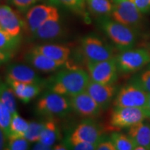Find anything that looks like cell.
Segmentation results:
<instances>
[{
    "mask_svg": "<svg viewBox=\"0 0 150 150\" xmlns=\"http://www.w3.org/2000/svg\"><path fill=\"white\" fill-rule=\"evenodd\" d=\"M90 81L88 71L80 67H67L56 73L48 86L50 91L71 97L86 91Z\"/></svg>",
    "mask_w": 150,
    "mask_h": 150,
    "instance_id": "cell-1",
    "label": "cell"
},
{
    "mask_svg": "<svg viewBox=\"0 0 150 150\" xmlns=\"http://www.w3.org/2000/svg\"><path fill=\"white\" fill-rule=\"evenodd\" d=\"M35 110L38 115L47 117H64L72 109L70 98L50 91L39 99Z\"/></svg>",
    "mask_w": 150,
    "mask_h": 150,
    "instance_id": "cell-2",
    "label": "cell"
},
{
    "mask_svg": "<svg viewBox=\"0 0 150 150\" xmlns=\"http://www.w3.org/2000/svg\"><path fill=\"white\" fill-rule=\"evenodd\" d=\"M101 27L120 51L131 49L136 44L137 35L133 28L107 18L102 20Z\"/></svg>",
    "mask_w": 150,
    "mask_h": 150,
    "instance_id": "cell-3",
    "label": "cell"
},
{
    "mask_svg": "<svg viewBox=\"0 0 150 150\" xmlns=\"http://www.w3.org/2000/svg\"><path fill=\"white\" fill-rule=\"evenodd\" d=\"M118 72L132 74L143 68L150 63V52L145 49L122 51L115 57Z\"/></svg>",
    "mask_w": 150,
    "mask_h": 150,
    "instance_id": "cell-4",
    "label": "cell"
},
{
    "mask_svg": "<svg viewBox=\"0 0 150 150\" xmlns=\"http://www.w3.org/2000/svg\"><path fill=\"white\" fill-rule=\"evenodd\" d=\"M82 54L87 61H102L114 58L110 45L95 35H88L81 40Z\"/></svg>",
    "mask_w": 150,
    "mask_h": 150,
    "instance_id": "cell-5",
    "label": "cell"
},
{
    "mask_svg": "<svg viewBox=\"0 0 150 150\" xmlns=\"http://www.w3.org/2000/svg\"><path fill=\"white\" fill-rule=\"evenodd\" d=\"M149 117L146 108L115 106L110 119V125L114 129L129 128Z\"/></svg>",
    "mask_w": 150,
    "mask_h": 150,
    "instance_id": "cell-6",
    "label": "cell"
},
{
    "mask_svg": "<svg viewBox=\"0 0 150 150\" xmlns=\"http://www.w3.org/2000/svg\"><path fill=\"white\" fill-rule=\"evenodd\" d=\"M88 72L91 80L104 84H114L117 79L115 57L102 61H87Z\"/></svg>",
    "mask_w": 150,
    "mask_h": 150,
    "instance_id": "cell-7",
    "label": "cell"
},
{
    "mask_svg": "<svg viewBox=\"0 0 150 150\" xmlns=\"http://www.w3.org/2000/svg\"><path fill=\"white\" fill-rule=\"evenodd\" d=\"M149 94L131 83L124 86L116 95L114 105L119 107L147 108Z\"/></svg>",
    "mask_w": 150,
    "mask_h": 150,
    "instance_id": "cell-8",
    "label": "cell"
},
{
    "mask_svg": "<svg viewBox=\"0 0 150 150\" xmlns=\"http://www.w3.org/2000/svg\"><path fill=\"white\" fill-rule=\"evenodd\" d=\"M111 16L115 21L131 28L138 27L142 18V13L130 0H125L113 5Z\"/></svg>",
    "mask_w": 150,
    "mask_h": 150,
    "instance_id": "cell-9",
    "label": "cell"
},
{
    "mask_svg": "<svg viewBox=\"0 0 150 150\" xmlns=\"http://www.w3.org/2000/svg\"><path fill=\"white\" fill-rule=\"evenodd\" d=\"M101 127L91 118L82 121L76 126L69 138L68 143L86 142L98 144L103 138Z\"/></svg>",
    "mask_w": 150,
    "mask_h": 150,
    "instance_id": "cell-10",
    "label": "cell"
},
{
    "mask_svg": "<svg viewBox=\"0 0 150 150\" xmlns=\"http://www.w3.org/2000/svg\"><path fill=\"white\" fill-rule=\"evenodd\" d=\"M58 15H59L58 9L53 6L46 4L33 6L27 11L25 24L33 34L45 22Z\"/></svg>",
    "mask_w": 150,
    "mask_h": 150,
    "instance_id": "cell-11",
    "label": "cell"
},
{
    "mask_svg": "<svg viewBox=\"0 0 150 150\" xmlns=\"http://www.w3.org/2000/svg\"><path fill=\"white\" fill-rule=\"evenodd\" d=\"M70 100L72 109L83 117H96L102 110L86 91L70 97Z\"/></svg>",
    "mask_w": 150,
    "mask_h": 150,
    "instance_id": "cell-12",
    "label": "cell"
},
{
    "mask_svg": "<svg viewBox=\"0 0 150 150\" xmlns=\"http://www.w3.org/2000/svg\"><path fill=\"white\" fill-rule=\"evenodd\" d=\"M6 78L24 83H37L43 86L45 82L33 67L22 63H11L6 67Z\"/></svg>",
    "mask_w": 150,
    "mask_h": 150,
    "instance_id": "cell-13",
    "label": "cell"
},
{
    "mask_svg": "<svg viewBox=\"0 0 150 150\" xmlns=\"http://www.w3.org/2000/svg\"><path fill=\"white\" fill-rule=\"evenodd\" d=\"M25 22L8 5H0V28L12 36H20Z\"/></svg>",
    "mask_w": 150,
    "mask_h": 150,
    "instance_id": "cell-14",
    "label": "cell"
},
{
    "mask_svg": "<svg viewBox=\"0 0 150 150\" xmlns=\"http://www.w3.org/2000/svg\"><path fill=\"white\" fill-rule=\"evenodd\" d=\"M86 91L102 109L104 110L112 102L116 93V88L113 84L100 83L91 80Z\"/></svg>",
    "mask_w": 150,
    "mask_h": 150,
    "instance_id": "cell-15",
    "label": "cell"
},
{
    "mask_svg": "<svg viewBox=\"0 0 150 150\" xmlns=\"http://www.w3.org/2000/svg\"><path fill=\"white\" fill-rule=\"evenodd\" d=\"M24 61L35 70L45 73L55 72L63 66H65L63 63L54 61L35 51L33 49H31L24 54Z\"/></svg>",
    "mask_w": 150,
    "mask_h": 150,
    "instance_id": "cell-16",
    "label": "cell"
},
{
    "mask_svg": "<svg viewBox=\"0 0 150 150\" xmlns=\"http://www.w3.org/2000/svg\"><path fill=\"white\" fill-rule=\"evenodd\" d=\"M6 82L13 90L17 98L24 104H28L42 91V85L37 83H24L6 78Z\"/></svg>",
    "mask_w": 150,
    "mask_h": 150,
    "instance_id": "cell-17",
    "label": "cell"
},
{
    "mask_svg": "<svg viewBox=\"0 0 150 150\" xmlns=\"http://www.w3.org/2000/svg\"><path fill=\"white\" fill-rule=\"evenodd\" d=\"M39 53L54 61L67 65L70 59L71 50L66 46L56 44H41L32 48Z\"/></svg>",
    "mask_w": 150,
    "mask_h": 150,
    "instance_id": "cell-18",
    "label": "cell"
},
{
    "mask_svg": "<svg viewBox=\"0 0 150 150\" xmlns=\"http://www.w3.org/2000/svg\"><path fill=\"white\" fill-rule=\"evenodd\" d=\"M63 32L60 15L54 16L45 22L33 33L34 38L43 40H54L60 37Z\"/></svg>",
    "mask_w": 150,
    "mask_h": 150,
    "instance_id": "cell-19",
    "label": "cell"
},
{
    "mask_svg": "<svg viewBox=\"0 0 150 150\" xmlns=\"http://www.w3.org/2000/svg\"><path fill=\"white\" fill-rule=\"evenodd\" d=\"M128 135L135 142L136 146H141L150 149V125L143 121L129 127Z\"/></svg>",
    "mask_w": 150,
    "mask_h": 150,
    "instance_id": "cell-20",
    "label": "cell"
},
{
    "mask_svg": "<svg viewBox=\"0 0 150 150\" xmlns=\"http://www.w3.org/2000/svg\"><path fill=\"white\" fill-rule=\"evenodd\" d=\"M59 137L60 130L57 122L54 117H48V119L45 121L44 127L38 142L50 147H53L54 144L59 139Z\"/></svg>",
    "mask_w": 150,
    "mask_h": 150,
    "instance_id": "cell-21",
    "label": "cell"
},
{
    "mask_svg": "<svg viewBox=\"0 0 150 150\" xmlns=\"http://www.w3.org/2000/svg\"><path fill=\"white\" fill-rule=\"evenodd\" d=\"M16 97L13 91L8 84L6 82L0 81V101L6 106L12 114L18 112Z\"/></svg>",
    "mask_w": 150,
    "mask_h": 150,
    "instance_id": "cell-22",
    "label": "cell"
},
{
    "mask_svg": "<svg viewBox=\"0 0 150 150\" xmlns=\"http://www.w3.org/2000/svg\"><path fill=\"white\" fill-rule=\"evenodd\" d=\"M29 126V122L22 117L18 112L12 114L10 124V136L24 137ZM8 136V137H9Z\"/></svg>",
    "mask_w": 150,
    "mask_h": 150,
    "instance_id": "cell-23",
    "label": "cell"
},
{
    "mask_svg": "<svg viewBox=\"0 0 150 150\" xmlns=\"http://www.w3.org/2000/svg\"><path fill=\"white\" fill-rule=\"evenodd\" d=\"M21 43V35L12 36L0 28V50L13 52Z\"/></svg>",
    "mask_w": 150,
    "mask_h": 150,
    "instance_id": "cell-24",
    "label": "cell"
},
{
    "mask_svg": "<svg viewBox=\"0 0 150 150\" xmlns=\"http://www.w3.org/2000/svg\"><path fill=\"white\" fill-rule=\"evenodd\" d=\"M89 10L93 14L104 16L111 13L113 5L109 0H86Z\"/></svg>",
    "mask_w": 150,
    "mask_h": 150,
    "instance_id": "cell-25",
    "label": "cell"
},
{
    "mask_svg": "<svg viewBox=\"0 0 150 150\" xmlns=\"http://www.w3.org/2000/svg\"><path fill=\"white\" fill-rule=\"evenodd\" d=\"M110 140L113 142L116 150H135L136 147V144L129 135L113 133L110 135Z\"/></svg>",
    "mask_w": 150,
    "mask_h": 150,
    "instance_id": "cell-26",
    "label": "cell"
},
{
    "mask_svg": "<svg viewBox=\"0 0 150 150\" xmlns=\"http://www.w3.org/2000/svg\"><path fill=\"white\" fill-rule=\"evenodd\" d=\"M29 141L25 137L10 136L7 140L5 149L7 150H27L29 149Z\"/></svg>",
    "mask_w": 150,
    "mask_h": 150,
    "instance_id": "cell-27",
    "label": "cell"
},
{
    "mask_svg": "<svg viewBox=\"0 0 150 150\" xmlns=\"http://www.w3.org/2000/svg\"><path fill=\"white\" fill-rule=\"evenodd\" d=\"M44 125L45 122H30L29 128H28L24 137L30 142H35H35H38L40 140Z\"/></svg>",
    "mask_w": 150,
    "mask_h": 150,
    "instance_id": "cell-28",
    "label": "cell"
},
{
    "mask_svg": "<svg viewBox=\"0 0 150 150\" xmlns=\"http://www.w3.org/2000/svg\"><path fill=\"white\" fill-rule=\"evenodd\" d=\"M52 4L63 6L76 13H82L85 10L86 0H50Z\"/></svg>",
    "mask_w": 150,
    "mask_h": 150,
    "instance_id": "cell-29",
    "label": "cell"
},
{
    "mask_svg": "<svg viewBox=\"0 0 150 150\" xmlns=\"http://www.w3.org/2000/svg\"><path fill=\"white\" fill-rule=\"evenodd\" d=\"M131 83L138 86L148 94H150V65L138 76L132 79Z\"/></svg>",
    "mask_w": 150,
    "mask_h": 150,
    "instance_id": "cell-30",
    "label": "cell"
},
{
    "mask_svg": "<svg viewBox=\"0 0 150 150\" xmlns=\"http://www.w3.org/2000/svg\"><path fill=\"white\" fill-rule=\"evenodd\" d=\"M12 113L6 106L0 101V127L5 133L7 138L10 135V124Z\"/></svg>",
    "mask_w": 150,
    "mask_h": 150,
    "instance_id": "cell-31",
    "label": "cell"
},
{
    "mask_svg": "<svg viewBox=\"0 0 150 150\" xmlns=\"http://www.w3.org/2000/svg\"><path fill=\"white\" fill-rule=\"evenodd\" d=\"M20 12H26L40 0H6Z\"/></svg>",
    "mask_w": 150,
    "mask_h": 150,
    "instance_id": "cell-32",
    "label": "cell"
},
{
    "mask_svg": "<svg viewBox=\"0 0 150 150\" xmlns=\"http://www.w3.org/2000/svg\"><path fill=\"white\" fill-rule=\"evenodd\" d=\"M69 149H76V150H95L97 149L98 144L90 143L86 142H77L73 143H68L66 142Z\"/></svg>",
    "mask_w": 150,
    "mask_h": 150,
    "instance_id": "cell-33",
    "label": "cell"
},
{
    "mask_svg": "<svg viewBox=\"0 0 150 150\" xmlns=\"http://www.w3.org/2000/svg\"><path fill=\"white\" fill-rule=\"evenodd\" d=\"M134 3L142 13L150 11V0H134Z\"/></svg>",
    "mask_w": 150,
    "mask_h": 150,
    "instance_id": "cell-34",
    "label": "cell"
},
{
    "mask_svg": "<svg viewBox=\"0 0 150 150\" xmlns=\"http://www.w3.org/2000/svg\"><path fill=\"white\" fill-rule=\"evenodd\" d=\"M97 150H116L115 145L111 140H104V138L99 142L97 147Z\"/></svg>",
    "mask_w": 150,
    "mask_h": 150,
    "instance_id": "cell-35",
    "label": "cell"
},
{
    "mask_svg": "<svg viewBox=\"0 0 150 150\" xmlns=\"http://www.w3.org/2000/svg\"><path fill=\"white\" fill-rule=\"evenodd\" d=\"M13 56V53L0 50V65L8 63Z\"/></svg>",
    "mask_w": 150,
    "mask_h": 150,
    "instance_id": "cell-36",
    "label": "cell"
},
{
    "mask_svg": "<svg viewBox=\"0 0 150 150\" xmlns=\"http://www.w3.org/2000/svg\"><path fill=\"white\" fill-rule=\"evenodd\" d=\"M7 140H8L7 136H6L2 129L0 127V150L5 149L7 143Z\"/></svg>",
    "mask_w": 150,
    "mask_h": 150,
    "instance_id": "cell-37",
    "label": "cell"
},
{
    "mask_svg": "<svg viewBox=\"0 0 150 150\" xmlns=\"http://www.w3.org/2000/svg\"><path fill=\"white\" fill-rule=\"evenodd\" d=\"M33 149H40V150H50L52 149V147H49V146L45 145V144L42 143L40 142H35V145L33 148Z\"/></svg>",
    "mask_w": 150,
    "mask_h": 150,
    "instance_id": "cell-38",
    "label": "cell"
},
{
    "mask_svg": "<svg viewBox=\"0 0 150 150\" xmlns=\"http://www.w3.org/2000/svg\"><path fill=\"white\" fill-rule=\"evenodd\" d=\"M52 149L54 150H66L69 149L68 146L66 143L65 144H58L55 146H53V148Z\"/></svg>",
    "mask_w": 150,
    "mask_h": 150,
    "instance_id": "cell-39",
    "label": "cell"
},
{
    "mask_svg": "<svg viewBox=\"0 0 150 150\" xmlns=\"http://www.w3.org/2000/svg\"><path fill=\"white\" fill-rule=\"evenodd\" d=\"M146 110H147L148 115H149V117H150V94H149V96H148L147 107V108H146Z\"/></svg>",
    "mask_w": 150,
    "mask_h": 150,
    "instance_id": "cell-40",
    "label": "cell"
},
{
    "mask_svg": "<svg viewBox=\"0 0 150 150\" xmlns=\"http://www.w3.org/2000/svg\"><path fill=\"white\" fill-rule=\"evenodd\" d=\"M113 1H115V3H119V2H121V1H125V0H112Z\"/></svg>",
    "mask_w": 150,
    "mask_h": 150,
    "instance_id": "cell-41",
    "label": "cell"
},
{
    "mask_svg": "<svg viewBox=\"0 0 150 150\" xmlns=\"http://www.w3.org/2000/svg\"><path fill=\"white\" fill-rule=\"evenodd\" d=\"M130 1H132V2H134V0H130Z\"/></svg>",
    "mask_w": 150,
    "mask_h": 150,
    "instance_id": "cell-42",
    "label": "cell"
},
{
    "mask_svg": "<svg viewBox=\"0 0 150 150\" xmlns=\"http://www.w3.org/2000/svg\"><path fill=\"white\" fill-rule=\"evenodd\" d=\"M4 1V0H0V1Z\"/></svg>",
    "mask_w": 150,
    "mask_h": 150,
    "instance_id": "cell-43",
    "label": "cell"
}]
</instances>
